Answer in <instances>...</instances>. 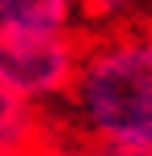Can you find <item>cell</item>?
<instances>
[{"label":"cell","mask_w":152,"mask_h":156,"mask_svg":"<svg viewBox=\"0 0 152 156\" xmlns=\"http://www.w3.org/2000/svg\"><path fill=\"white\" fill-rule=\"evenodd\" d=\"M63 101L80 139L97 148L152 144V34L123 30L80 47Z\"/></svg>","instance_id":"1"},{"label":"cell","mask_w":152,"mask_h":156,"mask_svg":"<svg viewBox=\"0 0 152 156\" xmlns=\"http://www.w3.org/2000/svg\"><path fill=\"white\" fill-rule=\"evenodd\" d=\"M80 63V34L0 30V84L34 105L63 101Z\"/></svg>","instance_id":"2"},{"label":"cell","mask_w":152,"mask_h":156,"mask_svg":"<svg viewBox=\"0 0 152 156\" xmlns=\"http://www.w3.org/2000/svg\"><path fill=\"white\" fill-rule=\"evenodd\" d=\"M85 0H0V30L25 34H80Z\"/></svg>","instance_id":"3"},{"label":"cell","mask_w":152,"mask_h":156,"mask_svg":"<svg viewBox=\"0 0 152 156\" xmlns=\"http://www.w3.org/2000/svg\"><path fill=\"white\" fill-rule=\"evenodd\" d=\"M42 135H47V127H42V105L25 101L13 89L0 84V152L4 156H25Z\"/></svg>","instance_id":"4"},{"label":"cell","mask_w":152,"mask_h":156,"mask_svg":"<svg viewBox=\"0 0 152 156\" xmlns=\"http://www.w3.org/2000/svg\"><path fill=\"white\" fill-rule=\"evenodd\" d=\"M25 156H106V152L89 139H51V135H42Z\"/></svg>","instance_id":"5"},{"label":"cell","mask_w":152,"mask_h":156,"mask_svg":"<svg viewBox=\"0 0 152 156\" xmlns=\"http://www.w3.org/2000/svg\"><path fill=\"white\" fill-rule=\"evenodd\" d=\"M131 4L135 0H85V21L93 17V21H118L131 13Z\"/></svg>","instance_id":"6"},{"label":"cell","mask_w":152,"mask_h":156,"mask_svg":"<svg viewBox=\"0 0 152 156\" xmlns=\"http://www.w3.org/2000/svg\"><path fill=\"white\" fill-rule=\"evenodd\" d=\"M106 156H152V144H114V148H101Z\"/></svg>","instance_id":"7"},{"label":"cell","mask_w":152,"mask_h":156,"mask_svg":"<svg viewBox=\"0 0 152 156\" xmlns=\"http://www.w3.org/2000/svg\"><path fill=\"white\" fill-rule=\"evenodd\" d=\"M0 156H4V152H0Z\"/></svg>","instance_id":"8"}]
</instances>
